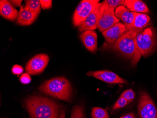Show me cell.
<instances>
[{
  "instance_id": "obj_7",
  "label": "cell",
  "mask_w": 157,
  "mask_h": 118,
  "mask_svg": "<svg viewBox=\"0 0 157 118\" xmlns=\"http://www.w3.org/2000/svg\"><path fill=\"white\" fill-rule=\"evenodd\" d=\"M49 56L46 54H39L31 59L25 66V71L31 75H38L44 71L49 62Z\"/></svg>"
},
{
  "instance_id": "obj_11",
  "label": "cell",
  "mask_w": 157,
  "mask_h": 118,
  "mask_svg": "<svg viewBox=\"0 0 157 118\" xmlns=\"http://www.w3.org/2000/svg\"><path fill=\"white\" fill-rule=\"evenodd\" d=\"M127 32V29L124 24L119 22L107 29L102 33L106 41L109 44L116 42Z\"/></svg>"
},
{
  "instance_id": "obj_14",
  "label": "cell",
  "mask_w": 157,
  "mask_h": 118,
  "mask_svg": "<svg viewBox=\"0 0 157 118\" xmlns=\"http://www.w3.org/2000/svg\"><path fill=\"white\" fill-rule=\"evenodd\" d=\"M39 14L25 9L23 5H21L17 18V23L21 26H29L33 23L37 18Z\"/></svg>"
},
{
  "instance_id": "obj_29",
  "label": "cell",
  "mask_w": 157,
  "mask_h": 118,
  "mask_svg": "<svg viewBox=\"0 0 157 118\" xmlns=\"http://www.w3.org/2000/svg\"><path fill=\"white\" fill-rule=\"evenodd\" d=\"M59 118H65V112L63 111H62L61 112Z\"/></svg>"
},
{
  "instance_id": "obj_28",
  "label": "cell",
  "mask_w": 157,
  "mask_h": 118,
  "mask_svg": "<svg viewBox=\"0 0 157 118\" xmlns=\"http://www.w3.org/2000/svg\"><path fill=\"white\" fill-rule=\"evenodd\" d=\"M120 118H135V117L133 113H129L122 116Z\"/></svg>"
},
{
  "instance_id": "obj_6",
  "label": "cell",
  "mask_w": 157,
  "mask_h": 118,
  "mask_svg": "<svg viewBox=\"0 0 157 118\" xmlns=\"http://www.w3.org/2000/svg\"><path fill=\"white\" fill-rule=\"evenodd\" d=\"M138 112L140 118H157V108L148 93L139 94Z\"/></svg>"
},
{
  "instance_id": "obj_10",
  "label": "cell",
  "mask_w": 157,
  "mask_h": 118,
  "mask_svg": "<svg viewBox=\"0 0 157 118\" xmlns=\"http://www.w3.org/2000/svg\"><path fill=\"white\" fill-rule=\"evenodd\" d=\"M87 75L94 77L100 80L110 84H127V80L119 77L115 73L108 71H90Z\"/></svg>"
},
{
  "instance_id": "obj_5",
  "label": "cell",
  "mask_w": 157,
  "mask_h": 118,
  "mask_svg": "<svg viewBox=\"0 0 157 118\" xmlns=\"http://www.w3.org/2000/svg\"><path fill=\"white\" fill-rule=\"evenodd\" d=\"M99 3V0H83L78 4L73 16V23L79 26Z\"/></svg>"
},
{
  "instance_id": "obj_12",
  "label": "cell",
  "mask_w": 157,
  "mask_h": 118,
  "mask_svg": "<svg viewBox=\"0 0 157 118\" xmlns=\"http://www.w3.org/2000/svg\"><path fill=\"white\" fill-rule=\"evenodd\" d=\"M80 39L86 48L93 53L98 50V35L94 31H86L80 35Z\"/></svg>"
},
{
  "instance_id": "obj_18",
  "label": "cell",
  "mask_w": 157,
  "mask_h": 118,
  "mask_svg": "<svg viewBox=\"0 0 157 118\" xmlns=\"http://www.w3.org/2000/svg\"><path fill=\"white\" fill-rule=\"evenodd\" d=\"M40 2L38 0H27L25 1L24 9L28 11L39 14L41 11Z\"/></svg>"
},
{
  "instance_id": "obj_3",
  "label": "cell",
  "mask_w": 157,
  "mask_h": 118,
  "mask_svg": "<svg viewBox=\"0 0 157 118\" xmlns=\"http://www.w3.org/2000/svg\"><path fill=\"white\" fill-rule=\"evenodd\" d=\"M40 91L60 100L70 101L72 96L70 82L64 77H57L46 81L39 87Z\"/></svg>"
},
{
  "instance_id": "obj_2",
  "label": "cell",
  "mask_w": 157,
  "mask_h": 118,
  "mask_svg": "<svg viewBox=\"0 0 157 118\" xmlns=\"http://www.w3.org/2000/svg\"><path fill=\"white\" fill-rule=\"evenodd\" d=\"M138 33L135 31H127L116 42L112 44L107 43L103 48L111 49L118 51L131 60L133 66H136L141 58V55L135 46L134 39Z\"/></svg>"
},
{
  "instance_id": "obj_4",
  "label": "cell",
  "mask_w": 157,
  "mask_h": 118,
  "mask_svg": "<svg viewBox=\"0 0 157 118\" xmlns=\"http://www.w3.org/2000/svg\"><path fill=\"white\" fill-rule=\"evenodd\" d=\"M134 42L141 55L148 56L153 54L157 49V36L154 27H148L138 33Z\"/></svg>"
},
{
  "instance_id": "obj_20",
  "label": "cell",
  "mask_w": 157,
  "mask_h": 118,
  "mask_svg": "<svg viewBox=\"0 0 157 118\" xmlns=\"http://www.w3.org/2000/svg\"><path fill=\"white\" fill-rule=\"evenodd\" d=\"M70 118H84L83 107L79 105L75 106L72 110Z\"/></svg>"
},
{
  "instance_id": "obj_24",
  "label": "cell",
  "mask_w": 157,
  "mask_h": 118,
  "mask_svg": "<svg viewBox=\"0 0 157 118\" xmlns=\"http://www.w3.org/2000/svg\"><path fill=\"white\" fill-rule=\"evenodd\" d=\"M19 80L23 84H28L30 83L32 79L30 75L28 73L23 74L19 78Z\"/></svg>"
},
{
  "instance_id": "obj_25",
  "label": "cell",
  "mask_w": 157,
  "mask_h": 118,
  "mask_svg": "<svg viewBox=\"0 0 157 118\" xmlns=\"http://www.w3.org/2000/svg\"><path fill=\"white\" fill-rule=\"evenodd\" d=\"M12 73L14 75H20L23 72L24 69L22 66L19 65H15L11 69Z\"/></svg>"
},
{
  "instance_id": "obj_16",
  "label": "cell",
  "mask_w": 157,
  "mask_h": 118,
  "mask_svg": "<svg viewBox=\"0 0 157 118\" xmlns=\"http://www.w3.org/2000/svg\"><path fill=\"white\" fill-rule=\"evenodd\" d=\"M0 14L4 18L14 21L17 18L18 12L8 1L1 0L0 1Z\"/></svg>"
},
{
  "instance_id": "obj_15",
  "label": "cell",
  "mask_w": 157,
  "mask_h": 118,
  "mask_svg": "<svg viewBox=\"0 0 157 118\" xmlns=\"http://www.w3.org/2000/svg\"><path fill=\"white\" fill-rule=\"evenodd\" d=\"M115 15L119 20H122L126 27L130 26L134 22V12L130 11L124 5L117 7L115 9Z\"/></svg>"
},
{
  "instance_id": "obj_21",
  "label": "cell",
  "mask_w": 157,
  "mask_h": 118,
  "mask_svg": "<svg viewBox=\"0 0 157 118\" xmlns=\"http://www.w3.org/2000/svg\"><path fill=\"white\" fill-rule=\"evenodd\" d=\"M125 1L123 0H105L103 2L106 6L115 9L117 7L124 5Z\"/></svg>"
},
{
  "instance_id": "obj_27",
  "label": "cell",
  "mask_w": 157,
  "mask_h": 118,
  "mask_svg": "<svg viewBox=\"0 0 157 118\" xmlns=\"http://www.w3.org/2000/svg\"><path fill=\"white\" fill-rule=\"evenodd\" d=\"M10 3L12 4V5L14 6H16V7H21V3H22V1H10Z\"/></svg>"
},
{
  "instance_id": "obj_26",
  "label": "cell",
  "mask_w": 157,
  "mask_h": 118,
  "mask_svg": "<svg viewBox=\"0 0 157 118\" xmlns=\"http://www.w3.org/2000/svg\"><path fill=\"white\" fill-rule=\"evenodd\" d=\"M40 6L43 9H48L52 8V1L51 0H40Z\"/></svg>"
},
{
  "instance_id": "obj_13",
  "label": "cell",
  "mask_w": 157,
  "mask_h": 118,
  "mask_svg": "<svg viewBox=\"0 0 157 118\" xmlns=\"http://www.w3.org/2000/svg\"><path fill=\"white\" fill-rule=\"evenodd\" d=\"M134 22L130 26L126 27L127 32L133 31L139 33L148 25L150 21V18L144 13L134 12Z\"/></svg>"
},
{
  "instance_id": "obj_17",
  "label": "cell",
  "mask_w": 157,
  "mask_h": 118,
  "mask_svg": "<svg viewBox=\"0 0 157 118\" xmlns=\"http://www.w3.org/2000/svg\"><path fill=\"white\" fill-rule=\"evenodd\" d=\"M124 6L132 12L140 13L149 12L147 5L140 0H126Z\"/></svg>"
},
{
  "instance_id": "obj_22",
  "label": "cell",
  "mask_w": 157,
  "mask_h": 118,
  "mask_svg": "<svg viewBox=\"0 0 157 118\" xmlns=\"http://www.w3.org/2000/svg\"><path fill=\"white\" fill-rule=\"evenodd\" d=\"M135 92L132 89H129L123 92L121 96L125 98L129 104L135 99Z\"/></svg>"
},
{
  "instance_id": "obj_1",
  "label": "cell",
  "mask_w": 157,
  "mask_h": 118,
  "mask_svg": "<svg viewBox=\"0 0 157 118\" xmlns=\"http://www.w3.org/2000/svg\"><path fill=\"white\" fill-rule=\"evenodd\" d=\"M25 107L32 118H58L61 107L46 97L32 96L25 102Z\"/></svg>"
},
{
  "instance_id": "obj_19",
  "label": "cell",
  "mask_w": 157,
  "mask_h": 118,
  "mask_svg": "<svg viewBox=\"0 0 157 118\" xmlns=\"http://www.w3.org/2000/svg\"><path fill=\"white\" fill-rule=\"evenodd\" d=\"M91 115L92 118H109L107 110L101 107L93 108Z\"/></svg>"
},
{
  "instance_id": "obj_9",
  "label": "cell",
  "mask_w": 157,
  "mask_h": 118,
  "mask_svg": "<svg viewBox=\"0 0 157 118\" xmlns=\"http://www.w3.org/2000/svg\"><path fill=\"white\" fill-rule=\"evenodd\" d=\"M104 4V11L98 25L99 31L102 32L120 22V20L115 16V9Z\"/></svg>"
},
{
  "instance_id": "obj_8",
  "label": "cell",
  "mask_w": 157,
  "mask_h": 118,
  "mask_svg": "<svg viewBox=\"0 0 157 118\" xmlns=\"http://www.w3.org/2000/svg\"><path fill=\"white\" fill-rule=\"evenodd\" d=\"M104 10L103 2H99L83 22L78 27V31L83 32L86 31H94L98 28V23Z\"/></svg>"
},
{
  "instance_id": "obj_23",
  "label": "cell",
  "mask_w": 157,
  "mask_h": 118,
  "mask_svg": "<svg viewBox=\"0 0 157 118\" xmlns=\"http://www.w3.org/2000/svg\"><path fill=\"white\" fill-rule=\"evenodd\" d=\"M128 104H129L128 102L125 98L120 96L119 99L117 100V102L115 103V104L113 106V111H115V110H118V109L123 108Z\"/></svg>"
}]
</instances>
